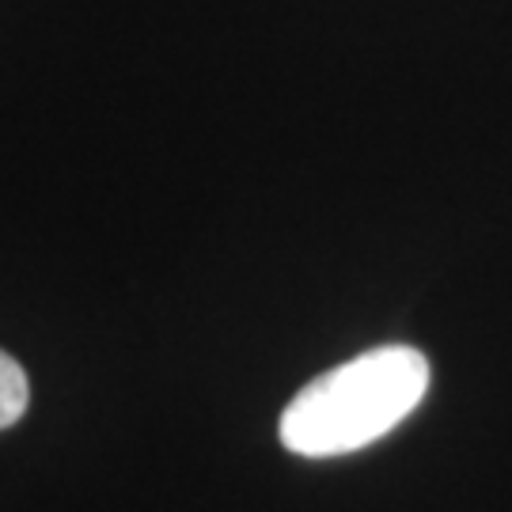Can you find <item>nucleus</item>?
I'll list each match as a JSON object with an SVG mask.
<instances>
[{
  "mask_svg": "<svg viewBox=\"0 0 512 512\" xmlns=\"http://www.w3.org/2000/svg\"><path fill=\"white\" fill-rule=\"evenodd\" d=\"M429 361L414 346H380L315 376L281 414V444L323 459L391 433L425 399Z\"/></svg>",
  "mask_w": 512,
  "mask_h": 512,
  "instance_id": "1",
  "label": "nucleus"
},
{
  "mask_svg": "<svg viewBox=\"0 0 512 512\" xmlns=\"http://www.w3.org/2000/svg\"><path fill=\"white\" fill-rule=\"evenodd\" d=\"M31 403V387H27V372L19 368L16 357H8L0 349V429L16 425L23 410Z\"/></svg>",
  "mask_w": 512,
  "mask_h": 512,
  "instance_id": "2",
  "label": "nucleus"
}]
</instances>
